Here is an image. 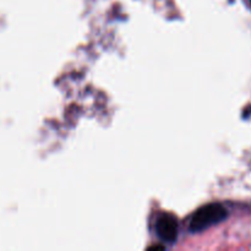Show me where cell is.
<instances>
[{
  "label": "cell",
  "instance_id": "5b68a950",
  "mask_svg": "<svg viewBox=\"0 0 251 251\" xmlns=\"http://www.w3.org/2000/svg\"><path fill=\"white\" fill-rule=\"evenodd\" d=\"M250 4H251V0H250Z\"/></svg>",
  "mask_w": 251,
  "mask_h": 251
},
{
  "label": "cell",
  "instance_id": "6da1fadb",
  "mask_svg": "<svg viewBox=\"0 0 251 251\" xmlns=\"http://www.w3.org/2000/svg\"><path fill=\"white\" fill-rule=\"evenodd\" d=\"M228 217L227 208L217 202L207 203L194 213L189 229L191 233H199L212 226L218 225Z\"/></svg>",
  "mask_w": 251,
  "mask_h": 251
},
{
  "label": "cell",
  "instance_id": "3957f363",
  "mask_svg": "<svg viewBox=\"0 0 251 251\" xmlns=\"http://www.w3.org/2000/svg\"><path fill=\"white\" fill-rule=\"evenodd\" d=\"M150 250H164L163 245H153V247L149 248Z\"/></svg>",
  "mask_w": 251,
  "mask_h": 251
},
{
  "label": "cell",
  "instance_id": "7a4b0ae2",
  "mask_svg": "<svg viewBox=\"0 0 251 251\" xmlns=\"http://www.w3.org/2000/svg\"><path fill=\"white\" fill-rule=\"evenodd\" d=\"M156 233L159 239L164 243H174L178 238L179 225L176 218L169 213H163L156 222Z\"/></svg>",
  "mask_w": 251,
  "mask_h": 251
},
{
  "label": "cell",
  "instance_id": "277c9868",
  "mask_svg": "<svg viewBox=\"0 0 251 251\" xmlns=\"http://www.w3.org/2000/svg\"><path fill=\"white\" fill-rule=\"evenodd\" d=\"M250 115H251V105H250L249 108H247V109L244 110V115H243V117H244V118H249Z\"/></svg>",
  "mask_w": 251,
  "mask_h": 251
}]
</instances>
